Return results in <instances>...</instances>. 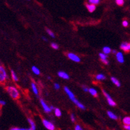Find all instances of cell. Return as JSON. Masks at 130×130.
<instances>
[{
  "instance_id": "20",
  "label": "cell",
  "mask_w": 130,
  "mask_h": 130,
  "mask_svg": "<svg viewBox=\"0 0 130 130\" xmlns=\"http://www.w3.org/2000/svg\"><path fill=\"white\" fill-rule=\"evenodd\" d=\"M96 79L97 80H104L106 79V76L103 74H98L96 76Z\"/></svg>"
},
{
  "instance_id": "33",
  "label": "cell",
  "mask_w": 130,
  "mask_h": 130,
  "mask_svg": "<svg viewBox=\"0 0 130 130\" xmlns=\"http://www.w3.org/2000/svg\"><path fill=\"white\" fill-rule=\"evenodd\" d=\"M75 130H83V128H82L79 125H75Z\"/></svg>"
},
{
  "instance_id": "28",
  "label": "cell",
  "mask_w": 130,
  "mask_h": 130,
  "mask_svg": "<svg viewBox=\"0 0 130 130\" xmlns=\"http://www.w3.org/2000/svg\"><path fill=\"white\" fill-rule=\"evenodd\" d=\"M116 3L117 5L122 6L124 3V0H116Z\"/></svg>"
},
{
  "instance_id": "24",
  "label": "cell",
  "mask_w": 130,
  "mask_h": 130,
  "mask_svg": "<svg viewBox=\"0 0 130 130\" xmlns=\"http://www.w3.org/2000/svg\"><path fill=\"white\" fill-rule=\"evenodd\" d=\"M46 32L48 33V34L50 36H51L52 38H55V34H54L53 32L50 29H46Z\"/></svg>"
},
{
  "instance_id": "34",
  "label": "cell",
  "mask_w": 130,
  "mask_h": 130,
  "mask_svg": "<svg viewBox=\"0 0 130 130\" xmlns=\"http://www.w3.org/2000/svg\"><path fill=\"white\" fill-rule=\"evenodd\" d=\"M83 91L85 92H89V88H88L86 86H83Z\"/></svg>"
},
{
  "instance_id": "4",
  "label": "cell",
  "mask_w": 130,
  "mask_h": 130,
  "mask_svg": "<svg viewBox=\"0 0 130 130\" xmlns=\"http://www.w3.org/2000/svg\"><path fill=\"white\" fill-rule=\"evenodd\" d=\"M102 92H103V94L104 95V96L106 97V98L108 103V104L110 105V106H116V103L114 100L111 98L110 95L108 94V92H106L105 90H103Z\"/></svg>"
},
{
  "instance_id": "32",
  "label": "cell",
  "mask_w": 130,
  "mask_h": 130,
  "mask_svg": "<svg viewBox=\"0 0 130 130\" xmlns=\"http://www.w3.org/2000/svg\"><path fill=\"white\" fill-rule=\"evenodd\" d=\"M6 104V101L3 100H0V106H4Z\"/></svg>"
},
{
  "instance_id": "29",
  "label": "cell",
  "mask_w": 130,
  "mask_h": 130,
  "mask_svg": "<svg viewBox=\"0 0 130 130\" xmlns=\"http://www.w3.org/2000/svg\"><path fill=\"white\" fill-rule=\"evenodd\" d=\"M70 118H71V120H72V122H75V120H76V117L75 116L74 114H72L71 116H70Z\"/></svg>"
},
{
  "instance_id": "21",
  "label": "cell",
  "mask_w": 130,
  "mask_h": 130,
  "mask_svg": "<svg viewBox=\"0 0 130 130\" xmlns=\"http://www.w3.org/2000/svg\"><path fill=\"white\" fill-rule=\"evenodd\" d=\"M32 72L34 74H36V75H39L40 74V71L39 70V68L35 66H33L32 67Z\"/></svg>"
},
{
  "instance_id": "6",
  "label": "cell",
  "mask_w": 130,
  "mask_h": 130,
  "mask_svg": "<svg viewBox=\"0 0 130 130\" xmlns=\"http://www.w3.org/2000/svg\"><path fill=\"white\" fill-rule=\"evenodd\" d=\"M67 57L70 60L73 62H75V63H79L81 61V58H79V57H78L77 55L73 52H69L67 54Z\"/></svg>"
},
{
  "instance_id": "10",
  "label": "cell",
  "mask_w": 130,
  "mask_h": 130,
  "mask_svg": "<svg viewBox=\"0 0 130 130\" xmlns=\"http://www.w3.org/2000/svg\"><path fill=\"white\" fill-rule=\"evenodd\" d=\"M116 59L120 63H124V57L123 55L122 52H117L116 54Z\"/></svg>"
},
{
  "instance_id": "35",
  "label": "cell",
  "mask_w": 130,
  "mask_h": 130,
  "mask_svg": "<svg viewBox=\"0 0 130 130\" xmlns=\"http://www.w3.org/2000/svg\"><path fill=\"white\" fill-rule=\"evenodd\" d=\"M124 128L126 130H130V125H124Z\"/></svg>"
},
{
  "instance_id": "23",
  "label": "cell",
  "mask_w": 130,
  "mask_h": 130,
  "mask_svg": "<svg viewBox=\"0 0 130 130\" xmlns=\"http://www.w3.org/2000/svg\"><path fill=\"white\" fill-rule=\"evenodd\" d=\"M54 114L57 117H61V112L59 108H55L54 109Z\"/></svg>"
},
{
  "instance_id": "5",
  "label": "cell",
  "mask_w": 130,
  "mask_h": 130,
  "mask_svg": "<svg viewBox=\"0 0 130 130\" xmlns=\"http://www.w3.org/2000/svg\"><path fill=\"white\" fill-rule=\"evenodd\" d=\"M42 123H43V125H44V127L48 130H55V129H56L54 123L48 121V120L44 119L42 120Z\"/></svg>"
},
{
  "instance_id": "27",
  "label": "cell",
  "mask_w": 130,
  "mask_h": 130,
  "mask_svg": "<svg viewBox=\"0 0 130 130\" xmlns=\"http://www.w3.org/2000/svg\"><path fill=\"white\" fill-rule=\"evenodd\" d=\"M51 47L52 49H54L55 50H58L59 49V45L57 43H52Z\"/></svg>"
},
{
  "instance_id": "9",
  "label": "cell",
  "mask_w": 130,
  "mask_h": 130,
  "mask_svg": "<svg viewBox=\"0 0 130 130\" xmlns=\"http://www.w3.org/2000/svg\"><path fill=\"white\" fill-rule=\"evenodd\" d=\"M58 75L59 77L63 78L64 80H69V74L65 72H64V71H59L58 72Z\"/></svg>"
},
{
  "instance_id": "38",
  "label": "cell",
  "mask_w": 130,
  "mask_h": 130,
  "mask_svg": "<svg viewBox=\"0 0 130 130\" xmlns=\"http://www.w3.org/2000/svg\"><path fill=\"white\" fill-rule=\"evenodd\" d=\"M27 1H29V0H27Z\"/></svg>"
},
{
  "instance_id": "2",
  "label": "cell",
  "mask_w": 130,
  "mask_h": 130,
  "mask_svg": "<svg viewBox=\"0 0 130 130\" xmlns=\"http://www.w3.org/2000/svg\"><path fill=\"white\" fill-rule=\"evenodd\" d=\"M6 91L13 99L17 100L20 97V92L15 86H7L6 87Z\"/></svg>"
},
{
  "instance_id": "13",
  "label": "cell",
  "mask_w": 130,
  "mask_h": 130,
  "mask_svg": "<svg viewBox=\"0 0 130 130\" xmlns=\"http://www.w3.org/2000/svg\"><path fill=\"white\" fill-rule=\"evenodd\" d=\"M11 78L13 79V81L15 82H18L19 78L18 76L17 75V74L15 73V72L13 70H11Z\"/></svg>"
},
{
  "instance_id": "26",
  "label": "cell",
  "mask_w": 130,
  "mask_h": 130,
  "mask_svg": "<svg viewBox=\"0 0 130 130\" xmlns=\"http://www.w3.org/2000/svg\"><path fill=\"white\" fill-rule=\"evenodd\" d=\"M9 130H31L30 128H12Z\"/></svg>"
},
{
  "instance_id": "15",
  "label": "cell",
  "mask_w": 130,
  "mask_h": 130,
  "mask_svg": "<svg viewBox=\"0 0 130 130\" xmlns=\"http://www.w3.org/2000/svg\"><path fill=\"white\" fill-rule=\"evenodd\" d=\"M28 122L29 123V124L31 125V130H36V125H35V123L33 120L31 118H28Z\"/></svg>"
},
{
  "instance_id": "3",
  "label": "cell",
  "mask_w": 130,
  "mask_h": 130,
  "mask_svg": "<svg viewBox=\"0 0 130 130\" xmlns=\"http://www.w3.org/2000/svg\"><path fill=\"white\" fill-rule=\"evenodd\" d=\"M8 79V74L4 66L0 65V84H5Z\"/></svg>"
},
{
  "instance_id": "14",
  "label": "cell",
  "mask_w": 130,
  "mask_h": 130,
  "mask_svg": "<svg viewBox=\"0 0 130 130\" xmlns=\"http://www.w3.org/2000/svg\"><path fill=\"white\" fill-rule=\"evenodd\" d=\"M111 81L112 82V83L114 84V85H116L117 87H120V86H121L120 81L118 80L116 78L114 77V76L111 77Z\"/></svg>"
},
{
  "instance_id": "16",
  "label": "cell",
  "mask_w": 130,
  "mask_h": 130,
  "mask_svg": "<svg viewBox=\"0 0 130 130\" xmlns=\"http://www.w3.org/2000/svg\"><path fill=\"white\" fill-rule=\"evenodd\" d=\"M107 114L108 116V117H110V119H112V120H117V117L116 115L114 114L112 112H110V111H108Z\"/></svg>"
},
{
  "instance_id": "25",
  "label": "cell",
  "mask_w": 130,
  "mask_h": 130,
  "mask_svg": "<svg viewBox=\"0 0 130 130\" xmlns=\"http://www.w3.org/2000/svg\"><path fill=\"white\" fill-rule=\"evenodd\" d=\"M100 0H89V2L91 4H93V5H97L100 3Z\"/></svg>"
},
{
  "instance_id": "12",
  "label": "cell",
  "mask_w": 130,
  "mask_h": 130,
  "mask_svg": "<svg viewBox=\"0 0 130 130\" xmlns=\"http://www.w3.org/2000/svg\"><path fill=\"white\" fill-rule=\"evenodd\" d=\"M86 7H87L88 11L89 12H91V13H92V12H94V11L96 10V5H93V4L87 3L86 4Z\"/></svg>"
},
{
  "instance_id": "1",
  "label": "cell",
  "mask_w": 130,
  "mask_h": 130,
  "mask_svg": "<svg viewBox=\"0 0 130 130\" xmlns=\"http://www.w3.org/2000/svg\"><path fill=\"white\" fill-rule=\"evenodd\" d=\"M64 90L65 92V93L67 94V95L69 96V99H70V100H71L79 108V109H85V106H84V105L82 104V103H81V102L75 98L74 94L72 92V90H71L68 87L65 86V87H64Z\"/></svg>"
},
{
  "instance_id": "22",
  "label": "cell",
  "mask_w": 130,
  "mask_h": 130,
  "mask_svg": "<svg viewBox=\"0 0 130 130\" xmlns=\"http://www.w3.org/2000/svg\"><path fill=\"white\" fill-rule=\"evenodd\" d=\"M99 57L100 58L101 61H102V60H108L107 55H105L104 53H103V52H100V53H99Z\"/></svg>"
},
{
  "instance_id": "31",
  "label": "cell",
  "mask_w": 130,
  "mask_h": 130,
  "mask_svg": "<svg viewBox=\"0 0 130 130\" xmlns=\"http://www.w3.org/2000/svg\"><path fill=\"white\" fill-rule=\"evenodd\" d=\"M54 88L56 89V90H59V89L60 88V85H59L58 83L54 84Z\"/></svg>"
},
{
  "instance_id": "37",
  "label": "cell",
  "mask_w": 130,
  "mask_h": 130,
  "mask_svg": "<svg viewBox=\"0 0 130 130\" xmlns=\"http://www.w3.org/2000/svg\"><path fill=\"white\" fill-rule=\"evenodd\" d=\"M42 39H43L44 41H48L46 37H44V36H42Z\"/></svg>"
},
{
  "instance_id": "36",
  "label": "cell",
  "mask_w": 130,
  "mask_h": 130,
  "mask_svg": "<svg viewBox=\"0 0 130 130\" xmlns=\"http://www.w3.org/2000/svg\"><path fill=\"white\" fill-rule=\"evenodd\" d=\"M112 53H114V54H116V53H117V51H116V50H112Z\"/></svg>"
},
{
  "instance_id": "30",
  "label": "cell",
  "mask_w": 130,
  "mask_h": 130,
  "mask_svg": "<svg viewBox=\"0 0 130 130\" xmlns=\"http://www.w3.org/2000/svg\"><path fill=\"white\" fill-rule=\"evenodd\" d=\"M128 25H129V23H128V21H126V20H124V21H123L122 22V25L124 27H127L128 26Z\"/></svg>"
},
{
  "instance_id": "7",
  "label": "cell",
  "mask_w": 130,
  "mask_h": 130,
  "mask_svg": "<svg viewBox=\"0 0 130 130\" xmlns=\"http://www.w3.org/2000/svg\"><path fill=\"white\" fill-rule=\"evenodd\" d=\"M40 104L42 106L44 111L46 112V113H50L52 112V109L50 108V106H49L47 105L46 103V101H44L42 99H40Z\"/></svg>"
},
{
  "instance_id": "8",
  "label": "cell",
  "mask_w": 130,
  "mask_h": 130,
  "mask_svg": "<svg viewBox=\"0 0 130 130\" xmlns=\"http://www.w3.org/2000/svg\"><path fill=\"white\" fill-rule=\"evenodd\" d=\"M120 49L125 52L130 51V43H127V42L122 43L120 45Z\"/></svg>"
},
{
  "instance_id": "18",
  "label": "cell",
  "mask_w": 130,
  "mask_h": 130,
  "mask_svg": "<svg viewBox=\"0 0 130 130\" xmlns=\"http://www.w3.org/2000/svg\"><path fill=\"white\" fill-rule=\"evenodd\" d=\"M123 123L124 125H130V116H126L124 117Z\"/></svg>"
},
{
  "instance_id": "19",
  "label": "cell",
  "mask_w": 130,
  "mask_h": 130,
  "mask_svg": "<svg viewBox=\"0 0 130 130\" xmlns=\"http://www.w3.org/2000/svg\"><path fill=\"white\" fill-rule=\"evenodd\" d=\"M89 92L91 95H92V96L97 97V96H98V93H97V91L96 90H95V89L92 88H89Z\"/></svg>"
},
{
  "instance_id": "17",
  "label": "cell",
  "mask_w": 130,
  "mask_h": 130,
  "mask_svg": "<svg viewBox=\"0 0 130 130\" xmlns=\"http://www.w3.org/2000/svg\"><path fill=\"white\" fill-rule=\"evenodd\" d=\"M102 52L104 53L105 55H108L112 52V49L109 47H104L102 49Z\"/></svg>"
},
{
  "instance_id": "11",
  "label": "cell",
  "mask_w": 130,
  "mask_h": 130,
  "mask_svg": "<svg viewBox=\"0 0 130 130\" xmlns=\"http://www.w3.org/2000/svg\"><path fill=\"white\" fill-rule=\"evenodd\" d=\"M31 88H32V90L34 94L38 96V94H39V91H38V87L36 86V84L34 83V82H32V83H31Z\"/></svg>"
}]
</instances>
